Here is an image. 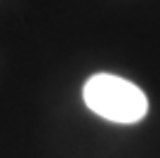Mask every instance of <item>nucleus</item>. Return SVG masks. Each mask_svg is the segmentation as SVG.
<instances>
[{
	"mask_svg": "<svg viewBox=\"0 0 160 158\" xmlns=\"http://www.w3.org/2000/svg\"><path fill=\"white\" fill-rule=\"evenodd\" d=\"M82 99L97 116L111 123H139L148 111L144 90L134 83L111 73H97L82 87Z\"/></svg>",
	"mask_w": 160,
	"mask_h": 158,
	"instance_id": "f257e3e1",
	"label": "nucleus"
}]
</instances>
